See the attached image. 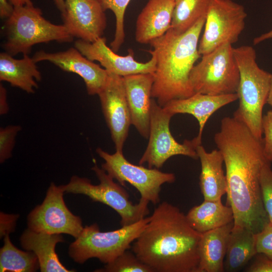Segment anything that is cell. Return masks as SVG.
<instances>
[{"label": "cell", "mask_w": 272, "mask_h": 272, "mask_svg": "<svg viewBox=\"0 0 272 272\" xmlns=\"http://www.w3.org/2000/svg\"><path fill=\"white\" fill-rule=\"evenodd\" d=\"M271 38H272V29L269 32L262 34L260 36L254 38L253 43L254 45H256L265 40Z\"/></svg>", "instance_id": "38"}, {"label": "cell", "mask_w": 272, "mask_h": 272, "mask_svg": "<svg viewBox=\"0 0 272 272\" xmlns=\"http://www.w3.org/2000/svg\"><path fill=\"white\" fill-rule=\"evenodd\" d=\"M13 56L6 52L1 53L0 81L28 93H34L38 88L37 82L41 80L36 62L28 54L19 59Z\"/></svg>", "instance_id": "23"}, {"label": "cell", "mask_w": 272, "mask_h": 272, "mask_svg": "<svg viewBox=\"0 0 272 272\" xmlns=\"http://www.w3.org/2000/svg\"><path fill=\"white\" fill-rule=\"evenodd\" d=\"M239 71L237 94L239 106L233 117L242 122L258 139H262V110L270 89L271 74L257 64L256 52L251 46L234 48Z\"/></svg>", "instance_id": "4"}, {"label": "cell", "mask_w": 272, "mask_h": 272, "mask_svg": "<svg viewBox=\"0 0 272 272\" xmlns=\"http://www.w3.org/2000/svg\"><path fill=\"white\" fill-rule=\"evenodd\" d=\"M267 103L272 107V74L269 91L267 100Z\"/></svg>", "instance_id": "41"}, {"label": "cell", "mask_w": 272, "mask_h": 272, "mask_svg": "<svg viewBox=\"0 0 272 272\" xmlns=\"http://www.w3.org/2000/svg\"><path fill=\"white\" fill-rule=\"evenodd\" d=\"M237 100V93L210 95L196 93L186 98L171 101L163 107L174 115L178 113L189 114L197 120L199 131L193 141L198 146L201 144L204 127L211 115L220 108Z\"/></svg>", "instance_id": "18"}, {"label": "cell", "mask_w": 272, "mask_h": 272, "mask_svg": "<svg viewBox=\"0 0 272 272\" xmlns=\"http://www.w3.org/2000/svg\"><path fill=\"white\" fill-rule=\"evenodd\" d=\"M239 71L230 43L224 44L201 55L192 68L189 80L195 93L221 95L236 93Z\"/></svg>", "instance_id": "8"}, {"label": "cell", "mask_w": 272, "mask_h": 272, "mask_svg": "<svg viewBox=\"0 0 272 272\" xmlns=\"http://www.w3.org/2000/svg\"><path fill=\"white\" fill-rule=\"evenodd\" d=\"M247 16L244 7L232 0H211L198 44L200 55L224 44L235 43L244 29Z\"/></svg>", "instance_id": "11"}, {"label": "cell", "mask_w": 272, "mask_h": 272, "mask_svg": "<svg viewBox=\"0 0 272 272\" xmlns=\"http://www.w3.org/2000/svg\"><path fill=\"white\" fill-rule=\"evenodd\" d=\"M22 129L18 125H9L0 128V162L4 163L12 156L16 138Z\"/></svg>", "instance_id": "31"}, {"label": "cell", "mask_w": 272, "mask_h": 272, "mask_svg": "<svg viewBox=\"0 0 272 272\" xmlns=\"http://www.w3.org/2000/svg\"><path fill=\"white\" fill-rule=\"evenodd\" d=\"M9 111V107L7 102V91L4 86L0 85V114H7Z\"/></svg>", "instance_id": "36"}, {"label": "cell", "mask_w": 272, "mask_h": 272, "mask_svg": "<svg viewBox=\"0 0 272 272\" xmlns=\"http://www.w3.org/2000/svg\"><path fill=\"white\" fill-rule=\"evenodd\" d=\"M205 18L200 19L182 33L170 28L150 43L152 49L147 51L156 60L152 97L162 107L171 101L195 94L189 75L201 56L198 44Z\"/></svg>", "instance_id": "3"}, {"label": "cell", "mask_w": 272, "mask_h": 272, "mask_svg": "<svg viewBox=\"0 0 272 272\" xmlns=\"http://www.w3.org/2000/svg\"><path fill=\"white\" fill-rule=\"evenodd\" d=\"M14 9L13 6L7 0H0V16L1 18H8Z\"/></svg>", "instance_id": "37"}, {"label": "cell", "mask_w": 272, "mask_h": 272, "mask_svg": "<svg viewBox=\"0 0 272 272\" xmlns=\"http://www.w3.org/2000/svg\"><path fill=\"white\" fill-rule=\"evenodd\" d=\"M64 192L60 185L50 184L42 203L28 216L29 229L52 234H69L75 239L80 235L84 228L82 220L66 207Z\"/></svg>", "instance_id": "12"}, {"label": "cell", "mask_w": 272, "mask_h": 272, "mask_svg": "<svg viewBox=\"0 0 272 272\" xmlns=\"http://www.w3.org/2000/svg\"><path fill=\"white\" fill-rule=\"evenodd\" d=\"M63 25L74 37L93 42L102 37L106 26L105 11L99 0H64Z\"/></svg>", "instance_id": "14"}, {"label": "cell", "mask_w": 272, "mask_h": 272, "mask_svg": "<svg viewBox=\"0 0 272 272\" xmlns=\"http://www.w3.org/2000/svg\"><path fill=\"white\" fill-rule=\"evenodd\" d=\"M129 250V249H128ZM128 250L125 251L104 267L96 269L98 272H154L143 263L136 255Z\"/></svg>", "instance_id": "29"}, {"label": "cell", "mask_w": 272, "mask_h": 272, "mask_svg": "<svg viewBox=\"0 0 272 272\" xmlns=\"http://www.w3.org/2000/svg\"><path fill=\"white\" fill-rule=\"evenodd\" d=\"M91 169L99 181L98 184H92L87 178L74 175L68 183L60 185L64 192L85 195L93 201L110 207L119 215L121 226L136 223L149 213V202L140 199L138 203L133 204L122 186L114 182L104 170L96 164Z\"/></svg>", "instance_id": "7"}, {"label": "cell", "mask_w": 272, "mask_h": 272, "mask_svg": "<svg viewBox=\"0 0 272 272\" xmlns=\"http://www.w3.org/2000/svg\"><path fill=\"white\" fill-rule=\"evenodd\" d=\"M32 58L36 63L48 61L65 72L80 76L84 80L87 93L91 96L98 94L108 76L106 70L88 59L75 47L55 53L39 51Z\"/></svg>", "instance_id": "16"}, {"label": "cell", "mask_w": 272, "mask_h": 272, "mask_svg": "<svg viewBox=\"0 0 272 272\" xmlns=\"http://www.w3.org/2000/svg\"><path fill=\"white\" fill-rule=\"evenodd\" d=\"M154 81L153 74H138L123 77L131 124L147 139L150 133Z\"/></svg>", "instance_id": "17"}, {"label": "cell", "mask_w": 272, "mask_h": 272, "mask_svg": "<svg viewBox=\"0 0 272 272\" xmlns=\"http://www.w3.org/2000/svg\"><path fill=\"white\" fill-rule=\"evenodd\" d=\"M76 48L84 56L91 61H98L108 72L121 77L138 74H154L156 69L155 57L142 62L137 61L130 50L125 56L120 55L108 47L106 39L101 37L93 42L81 39L76 41Z\"/></svg>", "instance_id": "15"}, {"label": "cell", "mask_w": 272, "mask_h": 272, "mask_svg": "<svg viewBox=\"0 0 272 272\" xmlns=\"http://www.w3.org/2000/svg\"><path fill=\"white\" fill-rule=\"evenodd\" d=\"M190 226L203 233L233 222L231 208L223 204L221 200H205L192 207L186 215Z\"/></svg>", "instance_id": "24"}, {"label": "cell", "mask_w": 272, "mask_h": 272, "mask_svg": "<svg viewBox=\"0 0 272 272\" xmlns=\"http://www.w3.org/2000/svg\"><path fill=\"white\" fill-rule=\"evenodd\" d=\"M174 0H148L138 15L135 39L140 44H150L171 28Z\"/></svg>", "instance_id": "19"}, {"label": "cell", "mask_w": 272, "mask_h": 272, "mask_svg": "<svg viewBox=\"0 0 272 272\" xmlns=\"http://www.w3.org/2000/svg\"><path fill=\"white\" fill-rule=\"evenodd\" d=\"M18 215L1 214V235L5 236L14 231Z\"/></svg>", "instance_id": "35"}, {"label": "cell", "mask_w": 272, "mask_h": 272, "mask_svg": "<svg viewBox=\"0 0 272 272\" xmlns=\"http://www.w3.org/2000/svg\"><path fill=\"white\" fill-rule=\"evenodd\" d=\"M108 73L105 84L97 95L116 151L123 153L131 116L123 77Z\"/></svg>", "instance_id": "13"}, {"label": "cell", "mask_w": 272, "mask_h": 272, "mask_svg": "<svg viewBox=\"0 0 272 272\" xmlns=\"http://www.w3.org/2000/svg\"><path fill=\"white\" fill-rule=\"evenodd\" d=\"M22 247L36 255L42 272H71L60 262L55 252L58 243L64 242L61 234H52L25 230L20 238Z\"/></svg>", "instance_id": "21"}, {"label": "cell", "mask_w": 272, "mask_h": 272, "mask_svg": "<svg viewBox=\"0 0 272 272\" xmlns=\"http://www.w3.org/2000/svg\"><path fill=\"white\" fill-rule=\"evenodd\" d=\"M96 151L104 161L101 168L107 174L122 186H125L126 182L131 184L139 192L140 199L148 202L158 203L162 185L175 181L174 173L133 164L125 158L123 153L115 151L111 154L100 148Z\"/></svg>", "instance_id": "9"}, {"label": "cell", "mask_w": 272, "mask_h": 272, "mask_svg": "<svg viewBox=\"0 0 272 272\" xmlns=\"http://www.w3.org/2000/svg\"><path fill=\"white\" fill-rule=\"evenodd\" d=\"M201 235L178 208L163 201L131 248L154 272H197Z\"/></svg>", "instance_id": "2"}, {"label": "cell", "mask_w": 272, "mask_h": 272, "mask_svg": "<svg viewBox=\"0 0 272 272\" xmlns=\"http://www.w3.org/2000/svg\"><path fill=\"white\" fill-rule=\"evenodd\" d=\"M263 152L266 159L272 164V110L263 115L262 119Z\"/></svg>", "instance_id": "33"}, {"label": "cell", "mask_w": 272, "mask_h": 272, "mask_svg": "<svg viewBox=\"0 0 272 272\" xmlns=\"http://www.w3.org/2000/svg\"><path fill=\"white\" fill-rule=\"evenodd\" d=\"M174 9L171 28L182 33L198 20L206 18L211 0H174Z\"/></svg>", "instance_id": "27"}, {"label": "cell", "mask_w": 272, "mask_h": 272, "mask_svg": "<svg viewBox=\"0 0 272 272\" xmlns=\"http://www.w3.org/2000/svg\"><path fill=\"white\" fill-rule=\"evenodd\" d=\"M233 222L201 233L198 244L197 272H223Z\"/></svg>", "instance_id": "22"}, {"label": "cell", "mask_w": 272, "mask_h": 272, "mask_svg": "<svg viewBox=\"0 0 272 272\" xmlns=\"http://www.w3.org/2000/svg\"><path fill=\"white\" fill-rule=\"evenodd\" d=\"M149 220V217H145L131 225L108 232H101L96 223L86 226L70 244L69 255L79 263L92 258L105 264L110 263L131 248V244L143 231Z\"/></svg>", "instance_id": "6"}, {"label": "cell", "mask_w": 272, "mask_h": 272, "mask_svg": "<svg viewBox=\"0 0 272 272\" xmlns=\"http://www.w3.org/2000/svg\"><path fill=\"white\" fill-rule=\"evenodd\" d=\"M246 271L272 272V259L262 254H258L254 261L247 268Z\"/></svg>", "instance_id": "34"}, {"label": "cell", "mask_w": 272, "mask_h": 272, "mask_svg": "<svg viewBox=\"0 0 272 272\" xmlns=\"http://www.w3.org/2000/svg\"><path fill=\"white\" fill-rule=\"evenodd\" d=\"M57 9L62 13L64 11L65 5L64 0H53Z\"/></svg>", "instance_id": "40"}, {"label": "cell", "mask_w": 272, "mask_h": 272, "mask_svg": "<svg viewBox=\"0 0 272 272\" xmlns=\"http://www.w3.org/2000/svg\"><path fill=\"white\" fill-rule=\"evenodd\" d=\"M214 141L225 165L227 205L233 213V227L256 234L269 223L260 186L261 169L269 162L262 139L234 117L226 116L221 120Z\"/></svg>", "instance_id": "1"}, {"label": "cell", "mask_w": 272, "mask_h": 272, "mask_svg": "<svg viewBox=\"0 0 272 272\" xmlns=\"http://www.w3.org/2000/svg\"><path fill=\"white\" fill-rule=\"evenodd\" d=\"M255 247L257 254H262L272 259V224L268 223L255 234Z\"/></svg>", "instance_id": "32"}, {"label": "cell", "mask_w": 272, "mask_h": 272, "mask_svg": "<svg viewBox=\"0 0 272 272\" xmlns=\"http://www.w3.org/2000/svg\"><path fill=\"white\" fill-rule=\"evenodd\" d=\"M256 254L255 234L246 228L233 227L224 260V271H238Z\"/></svg>", "instance_id": "25"}, {"label": "cell", "mask_w": 272, "mask_h": 272, "mask_svg": "<svg viewBox=\"0 0 272 272\" xmlns=\"http://www.w3.org/2000/svg\"><path fill=\"white\" fill-rule=\"evenodd\" d=\"M269 162L265 163L261 171L260 186L264 208L272 224V169Z\"/></svg>", "instance_id": "30"}, {"label": "cell", "mask_w": 272, "mask_h": 272, "mask_svg": "<svg viewBox=\"0 0 272 272\" xmlns=\"http://www.w3.org/2000/svg\"><path fill=\"white\" fill-rule=\"evenodd\" d=\"M196 151L200 162L199 186L204 199L221 200L227 190L221 153L219 150L208 152L201 144L196 146Z\"/></svg>", "instance_id": "20"}, {"label": "cell", "mask_w": 272, "mask_h": 272, "mask_svg": "<svg viewBox=\"0 0 272 272\" xmlns=\"http://www.w3.org/2000/svg\"><path fill=\"white\" fill-rule=\"evenodd\" d=\"M0 250V271L33 272L39 268L38 258L30 251H24L12 243L9 234L4 236Z\"/></svg>", "instance_id": "26"}, {"label": "cell", "mask_w": 272, "mask_h": 272, "mask_svg": "<svg viewBox=\"0 0 272 272\" xmlns=\"http://www.w3.org/2000/svg\"><path fill=\"white\" fill-rule=\"evenodd\" d=\"M5 28L6 40L4 48L12 56L19 53L28 54L32 47L38 43L71 42L74 38L63 25L47 21L41 10L33 5L14 7Z\"/></svg>", "instance_id": "5"}, {"label": "cell", "mask_w": 272, "mask_h": 272, "mask_svg": "<svg viewBox=\"0 0 272 272\" xmlns=\"http://www.w3.org/2000/svg\"><path fill=\"white\" fill-rule=\"evenodd\" d=\"M173 115L152 98L149 142L139 161V165L147 164L149 168L159 169L168 159L175 155L198 159L197 145L193 140H185L180 144L172 135L169 125Z\"/></svg>", "instance_id": "10"}, {"label": "cell", "mask_w": 272, "mask_h": 272, "mask_svg": "<svg viewBox=\"0 0 272 272\" xmlns=\"http://www.w3.org/2000/svg\"><path fill=\"white\" fill-rule=\"evenodd\" d=\"M103 10H111L115 17V30L110 46L117 52L124 42V15L127 6L131 0H99Z\"/></svg>", "instance_id": "28"}, {"label": "cell", "mask_w": 272, "mask_h": 272, "mask_svg": "<svg viewBox=\"0 0 272 272\" xmlns=\"http://www.w3.org/2000/svg\"><path fill=\"white\" fill-rule=\"evenodd\" d=\"M9 2L13 7L33 5L31 0H9Z\"/></svg>", "instance_id": "39"}]
</instances>
